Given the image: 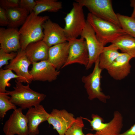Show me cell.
<instances>
[{"label":"cell","mask_w":135,"mask_h":135,"mask_svg":"<svg viewBox=\"0 0 135 135\" xmlns=\"http://www.w3.org/2000/svg\"><path fill=\"white\" fill-rule=\"evenodd\" d=\"M49 18L48 16H39L33 12L29 14L18 30L21 49L24 50L29 44L42 40L44 36L43 26Z\"/></svg>","instance_id":"6da1fadb"},{"label":"cell","mask_w":135,"mask_h":135,"mask_svg":"<svg viewBox=\"0 0 135 135\" xmlns=\"http://www.w3.org/2000/svg\"><path fill=\"white\" fill-rule=\"evenodd\" d=\"M86 20L94 30L98 40L104 46L127 34L120 26L90 12L88 14Z\"/></svg>","instance_id":"7a4b0ae2"},{"label":"cell","mask_w":135,"mask_h":135,"mask_svg":"<svg viewBox=\"0 0 135 135\" xmlns=\"http://www.w3.org/2000/svg\"><path fill=\"white\" fill-rule=\"evenodd\" d=\"M15 82L16 86L13 87L14 90H6V93L10 96V101L22 110L39 105L45 98V94L33 90L30 88L29 84L24 86L16 80Z\"/></svg>","instance_id":"3957f363"},{"label":"cell","mask_w":135,"mask_h":135,"mask_svg":"<svg viewBox=\"0 0 135 135\" xmlns=\"http://www.w3.org/2000/svg\"><path fill=\"white\" fill-rule=\"evenodd\" d=\"M83 7L78 3L74 2L72 8L64 18V29L67 39L77 38L82 33L86 22Z\"/></svg>","instance_id":"277c9868"},{"label":"cell","mask_w":135,"mask_h":135,"mask_svg":"<svg viewBox=\"0 0 135 135\" xmlns=\"http://www.w3.org/2000/svg\"><path fill=\"white\" fill-rule=\"evenodd\" d=\"M92 120L83 118L88 121L92 130L98 135H118L123 126V118L118 111H115L112 119L108 123H104L103 118L98 115H92Z\"/></svg>","instance_id":"5b68a950"},{"label":"cell","mask_w":135,"mask_h":135,"mask_svg":"<svg viewBox=\"0 0 135 135\" xmlns=\"http://www.w3.org/2000/svg\"><path fill=\"white\" fill-rule=\"evenodd\" d=\"M75 2L86 7L90 12L103 19L120 27L116 14L110 0H76Z\"/></svg>","instance_id":"8992f818"},{"label":"cell","mask_w":135,"mask_h":135,"mask_svg":"<svg viewBox=\"0 0 135 135\" xmlns=\"http://www.w3.org/2000/svg\"><path fill=\"white\" fill-rule=\"evenodd\" d=\"M94 64L92 72L88 76H83L82 81L84 84V87L90 100L97 98L101 102L106 103L110 97L109 95L105 94L102 91L100 80L102 70L99 66V58Z\"/></svg>","instance_id":"52a82bcc"},{"label":"cell","mask_w":135,"mask_h":135,"mask_svg":"<svg viewBox=\"0 0 135 135\" xmlns=\"http://www.w3.org/2000/svg\"><path fill=\"white\" fill-rule=\"evenodd\" d=\"M69 48L67 60L62 68L74 63L84 65L86 68L89 62V56L86 42L84 39L68 38Z\"/></svg>","instance_id":"ba28073f"},{"label":"cell","mask_w":135,"mask_h":135,"mask_svg":"<svg viewBox=\"0 0 135 135\" xmlns=\"http://www.w3.org/2000/svg\"><path fill=\"white\" fill-rule=\"evenodd\" d=\"M80 36L84 39L86 44L89 60L86 69L88 70L99 58L104 46L98 40L94 30L87 21Z\"/></svg>","instance_id":"9c48e42d"},{"label":"cell","mask_w":135,"mask_h":135,"mask_svg":"<svg viewBox=\"0 0 135 135\" xmlns=\"http://www.w3.org/2000/svg\"><path fill=\"white\" fill-rule=\"evenodd\" d=\"M20 108L14 110L3 128L5 135H28V120Z\"/></svg>","instance_id":"30bf717a"},{"label":"cell","mask_w":135,"mask_h":135,"mask_svg":"<svg viewBox=\"0 0 135 135\" xmlns=\"http://www.w3.org/2000/svg\"><path fill=\"white\" fill-rule=\"evenodd\" d=\"M31 64L26 56L24 50L21 48L17 52L16 56L10 60V63L6 65L4 68L10 69L14 71L19 77L16 80L17 81L30 84L33 80L28 70V67Z\"/></svg>","instance_id":"8fae6325"},{"label":"cell","mask_w":135,"mask_h":135,"mask_svg":"<svg viewBox=\"0 0 135 135\" xmlns=\"http://www.w3.org/2000/svg\"><path fill=\"white\" fill-rule=\"evenodd\" d=\"M29 73L33 80L52 82L56 80L60 74V71L47 60L34 62Z\"/></svg>","instance_id":"7c38bea8"},{"label":"cell","mask_w":135,"mask_h":135,"mask_svg":"<svg viewBox=\"0 0 135 135\" xmlns=\"http://www.w3.org/2000/svg\"><path fill=\"white\" fill-rule=\"evenodd\" d=\"M76 120L73 114L66 110L53 109L50 114L47 121L52 126L53 128L56 130L59 135H64Z\"/></svg>","instance_id":"4fadbf2b"},{"label":"cell","mask_w":135,"mask_h":135,"mask_svg":"<svg viewBox=\"0 0 135 135\" xmlns=\"http://www.w3.org/2000/svg\"><path fill=\"white\" fill-rule=\"evenodd\" d=\"M44 36L42 40L49 47L67 42L64 28L49 18L43 26Z\"/></svg>","instance_id":"5bb4252c"},{"label":"cell","mask_w":135,"mask_h":135,"mask_svg":"<svg viewBox=\"0 0 135 135\" xmlns=\"http://www.w3.org/2000/svg\"><path fill=\"white\" fill-rule=\"evenodd\" d=\"M0 48L7 53L18 52L21 49L18 30L17 28H0Z\"/></svg>","instance_id":"9a60e30c"},{"label":"cell","mask_w":135,"mask_h":135,"mask_svg":"<svg viewBox=\"0 0 135 135\" xmlns=\"http://www.w3.org/2000/svg\"><path fill=\"white\" fill-rule=\"evenodd\" d=\"M25 115L28 120V135H38L39 134L38 126L47 121L50 114L40 104L28 109Z\"/></svg>","instance_id":"2e32d148"},{"label":"cell","mask_w":135,"mask_h":135,"mask_svg":"<svg viewBox=\"0 0 135 135\" xmlns=\"http://www.w3.org/2000/svg\"><path fill=\"white\" fill-rule=\"evenodd\" d=\"M132 58L126 53H121L107 70L110 75L117 80H122L130 73V62Z\"/></svg>","instance_id":"e0dca14e"},{"label":"cell","mask_w":135,"mask_h":135,"mask_svg":"<svg viewBox=\"0 0 135 135\" xmlns=\"http://www.w3.org/2000/svg\"><path fill=\"white\" fill-rule=\"evenodd\" d=\"M69 48L68 42L49 48L47 60L57 70L62 68L68 58Z\"/></svg>","instance_id":"ac0fdd59"},{"label":"cell","mask_w":135,"mask_h":135,"mask_svg":"<svg viewBox=\"0 0 135 135\" xmlns=\"http://www.w3.org/2000/svg\"><path fill=\"white\" fill-rule=\"evenodd\" d=\"M49 47L42 40L29 44L24 50L29 60L32 63L47 60Z\"/></svg>","instance_id":"d6986e66"},{"label":"cell","mask_w":135,"mask_h":135,"mask_svg":"<svg viewBox=\"0 0 135 135\" xmlns=\"http://www.w3.org/2000/svg\"><path fill=\"white\" fill-rule=\"evenodd\" d=\"M114 44L104 46L99 57V66L102 70H107L121 54Z\"/></svg>","instance_id":"ffe728a7"},{"label":"cell","mask_w":135,"mask_h":135,"mask_svg":"<svg viewBox=\"0 0 135 135\" xmlns=\"http://www.w3.org/2000/svg\"><path fill=\"white\" fill-rule=\"evenodd\" d=\"M9 21L8 28H17L24 22L30 14L19 7L6 10Z\"/></svg>","instance_id":"44dd1931"},{"label":"cell","mask_w":135,"mask_h":135,"mask_svg":"<svg viewBox=\"0 0 135 135\" xmlns=\"http://www.w3.org/2000/svg\"><path fill=\"white\" fill-rule=\"evenodd\" d=\"M112 44L116 45L122 53H126L135 58V38L126 34L114 41Z\"/></svg>","instance_id":"7402d4cb"},{"label":"cell","mask_w":135,"mask_h":135,"mask_svg":"<svg viewBox=\"0 0 135 135\" xmlns=\"http://www.w3.org/2000/svg\"><path fill=\"white\" fill-rule=\"evenodd\" d=\"M33 12L38 15L44 12H56L62 8V3L57 0H36Z\"/></svg>","instance_id":"603a6c76"},{"label":"cell","mask_w":135,"mask_h":135,"mask_svg":"<svg viewBox=\"0 0 135 135\" xmlns=\"http://www.w3.org/2000/svg\"><path fill=\"white\" fill-rule=\"evenodd\" d=\"M116 14L121 28L127 34L135 38V20L131 16L119 13Z\"/></svg>","instance_id":"cb8c5ba5"},{"label":"cell","mask_w":135,"mask_h":135,"mask_svg":"<svg viewBox=\"0 0 135 135\" xmlns=\"http://www.w3.org/2000/svg\"><path fill=\"white\" fill-rule=\"evenodd\" d=\"M19 76L14 73L12 70L10 69L0 70V92L5 93L6 87H10L11 84L8 82L12 78H19Z\"/></svg>","instance_id":"d4e9b609"},{"label":"cell","mask_w":135,"mask_h":135,"mask_svg":"<svg viewBox=\"0 0 135 135\" xmlns=\"http://www.w3.org/2000/svg\"><path fill=\"white\" fill-rule=\"evenodd\" d=\"M16 106L10 100V96L6 93L0 92V117L3 118L6 112L12 109H17Z\"/></svg>","instance_id":"484cf974"},{"label":"cell","mask_w":135,"mask_h":135,"mask_svg":"<svg viewBox=\"0 0 135 135\" xmlns=\"http://www.w3.org/2000/svg\"><path fill=\"white\" fill-rule=\"evenodd\" d=\"M82 117H78L72 126L66 131L64 135H85L82 131L84 125Z\"/></svg>","instance_id":"4316f807"},{"label":"cell","mask_w":135,"mask_h":135,"mask_svg":"<svg viewBox=\"0 0 135 135\" xmlns=\"http://www.w3.org/2000/svg\"><path fill=\"white\" fill-rule=\"evenodd\" d=\"M17 52H12L7 53L2 49H0V68L4 65L9 64L8 60H11L16 56Z\"/></svg>","instance_id":"83f0119b"},{"label":"cell","mask_w":135,"mask_h":135,"mask_svg":"<svg viewBox=\"0 0 135 135\" xmlns=\"http://www.w3.org/2000/svg\"><path fill=\"white\" fill-rule=\"evenodd\" d=\"M36 4V0H20L19 7L26 10L30 14L33 12Z\"/></svg>","instance_id":"f1b7e54d"},{"label":"cell","mask_w":135,"mask_h":135,"mask_svg":"<svg viewBox=\"0 0 135 135\" xmlns=\"http://www.w3.org/2000/svg\"><path fill=\"white\" fill-rule=\"evenodd\" d=\"M19 0H0V7L6 10L19 7Z\"/></svg>","instance_id":"f546056e"},{"label":"cell","mask_w":135,"mask_h":135,"mask_svg":"<svg viewBox=\"0 0 135 135\" xmlns=\"http://www.w3.org/2000/svg\"><path fill=\"white\" fill-rule=\"evenodd\" d=\"M9 23L6 10L0 7V26H8Z\"/></svg>","instance_id":"4dcf8cb0"},{"label":"cell","mask_w":135,"mask_h":135,"mask_svg":"<svg viewBox=\"0 0 135 135\" xmlns=\"http://www.w3.org/2000/svg\"><path fill=\"white\" fill-rule=\"evenodd\" d=\"M118 135H135V124L127 130Z\"/></svg>","instance_id":"1f68e13d"},{"label":"cell","mask_w":135,"mask_h":135,"mask_svg":"<svg viewBox=\"0 0 135 135\" xmlns=\"http://www.w3.org/2000/svg\"><path fill=\"white\" fill-rule=\"evenodd\" d=\"M130 1V6L133 8H135V0H131Z\"/></svg>","instance_id":"d6a6232c"},{"label":"cell","mask_w":135,"mask_h":135,"mask_svg":"<svg viewBox=\"0 0 135 135\" xmlns=\"http://www.w3.org/2000/svg\"><path fill=\"white\" fill-rule=\"evenodd\" d=\"M131 16L135 20V8H133V12Z\"/></svg>","instance_id":"836d02e7"},{"label":"cell","mask_w":135,"mask_h":135,"mask_svg":"<svg viewBox=\"0 0 135 135\" xmlns=\"http://www.w3.org/2000/svg\"><path fill=\"white\" fill-rule=\"evenodd\" d=\"M85 135H98V134L95 133V134H93L91 133H88L87 134Z\"/></svg>","instance_id":"e575fe53"}]
</instances>
